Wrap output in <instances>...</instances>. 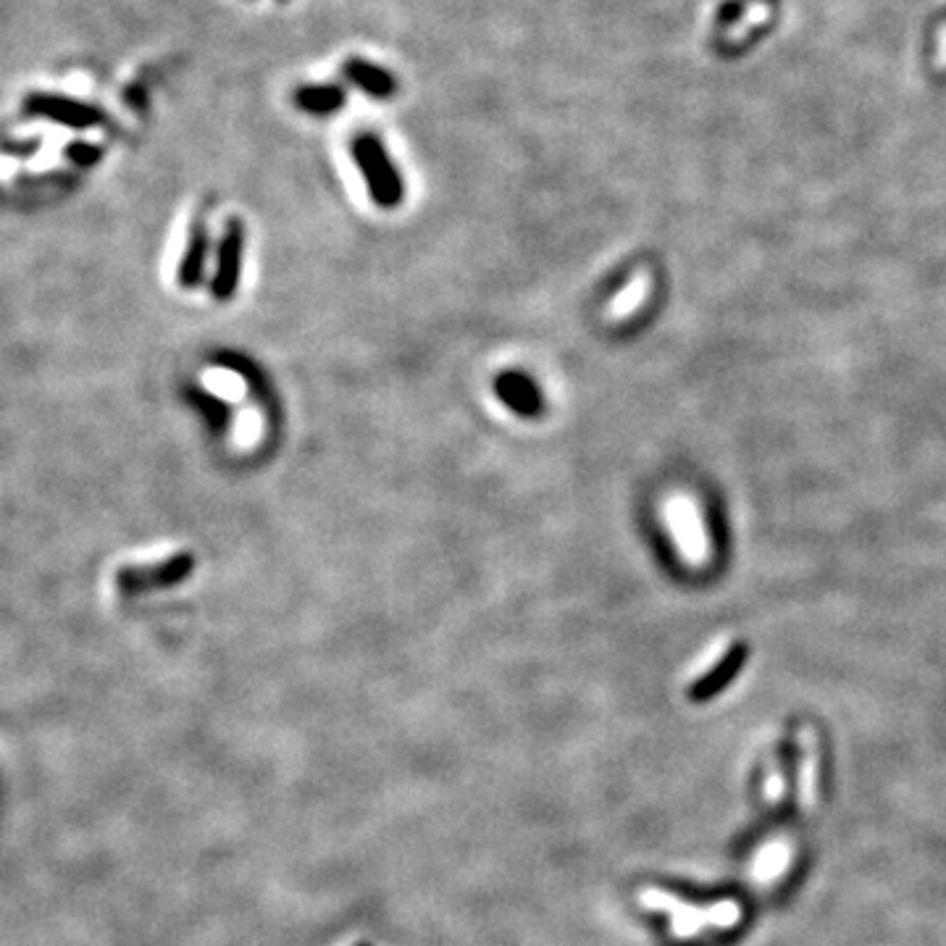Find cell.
I'll use <instances>...</instances> for the list:
<instances>
[{
	"label": "cell",
	"mask_w": 946,
	"mask_h": 946,
	"mask_svg": "<svg viewBox=\"0 0 946 946\" xmlns=\"http://www.w3.org/2000/svg\"><path fill=\"white\" fill-rule=\"evenodd\" d=\"M742 663H744V647H734V650L723 657L721 663L715 665L713 671L707 673L702 681H697V684L692 686V699H707L721 692L723 686H726L731 678H736V673H739Z\"/></svg>",
	"instance_id": "obj_9"
},
{
	"label": "cell",
	"mask_w": 946,
	"mask_h": 946,
	"mask_svg": "<svg viewBox=\"0 0 946 946\" xmlns=\"http://www.w3.org/2000/svg\"><path fill=\"white\" fill-rule=\"evenodd\" d=\"M292 98H295L297 108H303L305 113L329 116V113L342 111L347 95L339 85H303L297 87Z\"/></svg>",
	"instance_id": "obj_8"
},
{
	"label": "cell",
	"mask_w": 946,
	"mask_h": 946,
	"mask_svg": "<svg viewBox=\"0 0 946 946\" xmlns=\"http://www.w3.org/2000/svg\"><path fill=\"white\" fill-rule=\"evenodd\" d=\"M671 518L676 523V534L678 542H681V550L689 560H702L705 558V537H702V529H699L697 513L692 510V505L686 500H676L671 502Z\"/></svg>",
	"instance_id": "obj_7"
},
{
	"label": "cell",
	"mask_w": 946,
	"mask_h": 946,
	"mask_svg": "<svg viewBox=\"0 0 946 946\" xmlns=\"http://www.w3.org/2000/svg\"><path fill=\"white\" fill-rule=\"evenodd\" d=\"M642 292H644V279H639V282H634L631 287H626V290L621 292V297L615 300L613 311L618 313V316H621V313H626V311H631V308H634V305L642 300Z\"/></svg>",
	"instance_id": "obj_13"
},
{
	"label": "cell",
	"mask_w": 946,
	"mask_h": 946,
	"mask_svg": "<svg viewBox=\"0 0 946 946\" xmlns=\"http://www.w3.org/2000/svg\"><path fill=\"white\" fill-rule=\"evenodd\" d=\"M345 79L350 85H355L358 90H363L371 98H392L397 92V79L392 77V71H387L384 66H376L366 58H347L345 66Z\"/></svg>",
	"instance_id": "obj_6"
},
{
	"label": "cell",
	"mask_w": 946,
	"mask_h": 946,
	"mask_svg": "<svg viewBox=\"0 0 946 946\" xmlns=\"http://www.w3.org/2000/svg\"><path fill=\"white\" fill-rule=\"evenodd\" d=\"M205 250H208L205 229L203 224H195L190 232V240H187L182 263H179V284L182 287H195L200 282V274H203L205 266Z\"/></svg>",
	"instance_id": "obj_10"
},
{
	"label": "cell",
	"mask_w": 946,
	"mask_h": 946,
	"mask_svg": "<svg viewBox=\"0 0 946 946\" xmlns=\"http://www.w3.org/2000/svg\"><path fill=\"white\" fill-rule=\"evenodd\" d=\"M495 392L510 410H516L518 416H537L542 410V395H539L537 384L531 382L529 376L516 374V371L497 376Z\"/></svg>",
	"instance_id": "obj_5"
},
{
	"label": "cell",
	"mask_w": 946,
	"mask_h": 946,
	"mask_svg": "<svg viewBox=\"0 0 946 946\" xmlns=\"http://www.w3.org/2000/svg\"><path fill=\"white\" fill-rule=\"evenodd\" d=\"M103 124L108 113L69 79L43 71L24 79L0 111V198L43 200L64 190L103 158L98 142L87 140Z\"/></svg>",
	"instance_id": "obj_1"
},
{
	"label": "cell",
	"mask_w": 946,
	"mask_h": 946,
	"mask_svg": "<svg viewBox=\"0 0 946 946\" xmlns=\"http://www.w3.org/2000/svg\"><path fill=\"white\" fill-rule=\"evenodd\" d=\"M192 565H195V558L187 555V552L163 558L158 560V563L124 565V568H119L116 576H113V586H116V592H119L121 597H137V594L156 592V589H163V586L182 584L192 573Z\"/></svg>",
	"instance_id": "obj_3"
},
{
	"label": "cell",
	"mask_w": 946,
	"mask_h": 946,
	"mask_svg": "<svg viewBox=\"0 0 946 946\" xmlns=\"http://www.w3.org/2000/svg\"><path fill=\"white\" fill-rule=\"evenodd\" d=\"M770 14H773V11H770L768 3H752V6L747 8V14L742 16V22L736 24V27L731 29V32H728V35H726L728 45H739V43H742L744 37H747L749 32H752V29L763 27V24L768 22Z\"/></svg>",
	"instance_id": "obj_11"
},
{
	"label": "cell",
	"mask_w": 946,
	"mask_h": 946,
	"mask_svg": "<svg viewBox=\"0 0 946 946\" xmlns=\"http://www.w3.org/2000/svg\"><path fill=\"white\" fill-rule=\"evenodd\" d=\"M242 245H245V226H242V221L232 219L226 224L219 263H216V276H213V295L219 300H229L234 290H237L242 269Z\"/></svg>",
	"instance_id": "obj_4"
},
{
	"label": "cell",
	"mask_w": 946,
	"mask_h": 946,
	"mask_svg": "<svg viewBox=\"0 0 946 946\" xmlns=\"http://www.w3.org/2000/svg\"><path fill=\"white\" fill-rule=\"evenodd\" d=\"M208 384H211L216 392H221V395H226V397H229V395L237 397L242 392L240 379H237V376H232V374H224V371H216V374L208 376Z\"/></svg>",
	"instance_id": "obj_12"
},
{
	"label": "cell",
	"mask_w": 946,
	"mask_h": 946,
	"mask_svg": "<svg viewBox=\"0 0 946 946\" xmlns=\"http://www.w3.org/2000/svg\"><path fill=\"white\" fill-rule=\"evenodd\" d=\"M353 158L368 184V192L376 205L395 208L405 198V182L397 174L395 163L384 150V142L376 135H361L353 142Z\"/></svg>",
	"instance_id": "obj_2"
}]
</instances>
